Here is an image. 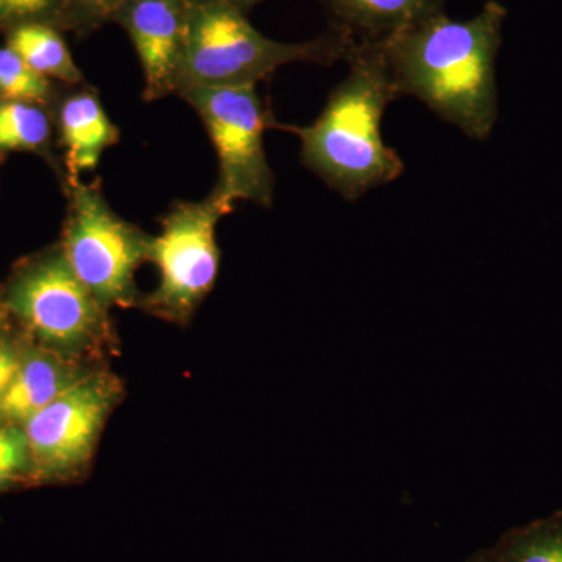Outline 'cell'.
I'll list each match as a JSON object with an SVG mask.
<instances>
[{"instance_id":"4","label":"cell","mask_w":562,"mask_h":562,"mask_svg":"<svg viewBox=\"0 0 562 562\" xmlns=\"http://www.w3.org/2000/svg\"><path fill=\"white\" fill-rule=\"evenodd\" d=\"M3 306L43 349L70 360L109 346V310L72 272L60 249L47 251L11 277Z\"/></svg>"},{"instance_id":"2","label":"cell","mask_w":562,"mask_h":562,"mask_svg":"<svg viewBox=\"0 0 562 562\" xmlns=\"http://www.w3.org/2000/svg\"><path fill=\"white\" fill-rule=\"evenodd\" d=\"M347 63L349 76L330 92L321 116L306 127L283 131L301 139L303 165L355 202L401 179L405 162L383 140V114L398 94L382 52L360 46Z\"/></svg>"},{"instance_id":"18","label":"cell","mask_w":562,"mask_h":562,"mask_svg":"<svg viewBox=\"0 0 562 562\" xmlns=\"http://www.w3.org/2000/svg\"><path fill=\"white\" fill-rule=\"evenodd\" d=\"M31 449L24 427L0 425V492L22 475L31 476Z\"/></svg>"},{"instance_id":"19","label":"cell","mask_w":562,"mask_h":562,"mask_svg":"<svg viewBox=\"0 0 562 562\" xmlns=\"http://www.w3.org/2000/svg\"><path fill=\"white\" fill-rule=\"evenodd\" d=\"M63 9V0H5L2 27L20 24V22H47L58 27Z\"/></svg>"},{"instance_id":"24","label":"cell","mask_w":562,"mask_h":562,"mask_svg":"<svg viewBox=\"0 0 562 562\" xmlns=\"http://www.w3.org/2000/svg\"><path fill=\"white\" fill-rule=\"evenodd\" d=\"M2 321H3V308L0 306V327H2Z\"/></svg>"},{"instance_id":"17","label":"cell","mask_w":562,"mask_h":562,"mask_svg":"<svg viewBox=\"0 0 562 562\" xmlns=\"http://www.w3.org/2000/svg\"><path fill=\"white\" fill-rule=\"evenodd\" d=\"M124 2L125 0H63L58 29L88 35L111 22L114 11Z\"/></svg>"},{"instance_id":"15","label":"cell","mask_w":562,"mask_h":562,"mask_svg":"<svg viewBox=\"0 0 562 562\" xmlns=\"http://www.w3.org/2000/svg\"><path fill=\"white\" fill-rule=\"evenodd\" d=\"M494 550L502 562H562V512L513 528Z\"/></svg>"},{"instance_id":"14","label":"cell","mask_w":562,"mask_h":562,"mask_svg":"<svg viewBox=\"0 0 562 562\" xmlns=\"http://www.w3.org/2000/svg\"><path fill=\"white\" fill-rule=\"evenodd\" d=\"M50 139L52 120L46 106L0 99V154H46L50 147Z\"/></svg>"},{"instance_id":"8","label":"cell","mask_w":562,"mask_h":562,"mask_svg":"<svg viewBox=\"0 0 562 562\" xmlns=\"http://www.w3.org/2000/svg\"><path fill=\"white\" fill-rule=\"evenodd\" d=\"M122 384L109 372H88L24 425L32 482H68L90 464Z\"/></svg>"},{"instance_id":"3","label":"cell","mask_w":562,"mask_h":562,"mask_svg":"<svg viewBox=\"0 0 562 562\" xmlns=\"http://www.w3.org/2000/svg\"><path fill=\"white\" fill-rule=\"evenodd\" d=\"M358 44L330 31L305 43H280L251 25L228 0H191L177 92L194 88L257 87L291 63L349 61Z\"/></svg>"},{"instance_id":"13","label":"cell","mask_w":562,"mask_h":562,"mask_svg":"<svg viewBox=\"0 0 562 562\" xmlns=\"http://www.w3.org/2000/svg\"><path fill=\"white\" fill-rule=\"evenodd\" d=\"M7 46L46 79L63 81L72 87L85 80L60 29L55 25L38 21L11 25L7 33Z\"/></svg>"},{"instance_id":"10","label":"cell","mask_w":562,"mask_h":562,"mask_svg":"<svg viewBox=\"0 0 562 562\" xmlns=\"http://www.w3.org/2000/svg\"><path fill=\"white\" fill-rule=\"evenodd\" d=\"M88 372L79 360L43 347L22 355L20 369L0 401V425L24 427Z\"/></svg>"},{"instance_id":"16","label":"cell","mask_w":562,"mask_h":562,"mask_svg":"<svg viewBox=\"0 0 562 562\" xmlns=\"http://www.w3.org/2000/svg\"><path fill=\"white\" fill-rule=\"evenodd\" d=\"M52 98V80L25 65L9 46L0 47V99L47 106Z\"/></svg>"},{"instance_id":"11","label":"cell","mask_w":562,"mask_h":562,"mask_svg":"<svg viewBox=\"0 0 562 562\" xmlns=\"http://www.w3.org/2000/svg\"><path fill=\"white\" fill-rule=\"evenodd\" d=\"M331 31L358 46H375L422 21L446 13V0H317Z\"/></svg>"},{"instance_id":"1","label":"cell","mask_w":562,"mask_h":562,"mask_svg":"<svg viewBox=\"0 0 562 562\" xmlns=\"http://www.w3.org/2000/svg\"><path fill=\"white\" fill-rule=\"evenodd\" d=\"M508 10L484 3L471 20L446 13L375 44L398 98L413 95L468 138L486 140L498 120L497 57Z\"/></svg>"},{"instance_id":"23","label":"cell","mask_w":562,"mask_h":562,"mask_svg":"<svg viewBox=\"0 0 562 562\" xmlns=\"http://www.w3.org/2000/svg\"><path fill=\"white\" fill-rule=\"evenodd\" d=\"M3 9H5V0H0V27L3 24Z\"/></svg>"},{"instance_id":"21","label":"cell","mask_w":562,"mask_h":562,"mask_svg":"<svg viewBox=\"0 0 562 562\" xmlns=\"http://www.w3.org/2000/svg\"><path fill=\"white\" fill-rule=\"evenodd\" d=\"M465 562H502L495 552L494 547L490 550H480V552L473 553Z\"/></svg>"},{"instance_id":"20","label":"cell","mask_w":562,"mask_h":562,"mask_svg":"<svg viewBox=\"0 0 562 562\" xmlns=\"http://www.w3.org/2000/svg\"><path fill=\"white\" fill-rule=\"evenodd\" d=\"M22 355L24 353H21L18 347L7 342L0 344V401L20 369Z\"/></svg>"},{"instance_id":"6","label":"cell","mask_w":562,"mask_h":562,"mask_svg":"<svg viewBox=\"0 0 562 562\" xmlns=\"http://www.w3.org/2000/svg\"><path fill=\"white\" fill-rule=\"evenodd\" d=\"M180 98L199 114L216 150L220 179L211 194L232 211L239 201L272 206L276 177L265 150L272 122L257 87L194 88Z\"/></svg>"},{"instance_id":"12","label":"cell","mask_w":562,"mask_h":562,"mask_svg":"<svg viewBox=\"0 0 562 562\" xmlns=\"http://www.w3.org/2000/svg\"><path fill=\"white\" fill-rule=\"evenodd\" d=\"M58 131L69 179L94 171L105 150L121 138L120 128L110 120L101 99L87 88L63 99L58 109Z\"/></svg>"},{"instance_id":"5","label":"cell","mask_w":562,"mask_h":562,"mask_svg":"<svg viewBox=\"0 0 562 562\" xmlns=\"http://www.w3.org/2000/svg\"><path fill=\"white\" fill-rule=\"evenodd\" d=\"M68 187L63 257L106 310L139 306L135 273L149 261L151 236L111 209L98 180L69 179Z\"/></svg>"},{"instance_id":"22","label":"cell","mask_w":562,"mask_h":562,"mask_svg":"<svg viewBox=\"0 0 562 562\" xmlns=\"http://www.w3.org/2000/svg\"><path fill=\"white\" fill-rule=\"evenodd\" d=\"M233 5L238 7L239 10L249 11L257 7L258 3L266 2V0H228Z\"/></svg>"},{"instance_id":"7","label":"cell","mask_w":562,"mask_h":562,"mask_svg":"<svg viewBox=\"0 0 562 562\" xmlns=\"http://www.w3.org/2000/svg\"><path fill=\"white\" fill-rule=\"evenodd\" d=\"M213 194L201 202H179L151 236L149 261L160 276L157 290L140 301L147 313L188 324L216 283L220 271L217 222L231 213Z\"/></svg>"},{"instance_id":"9","label":"cell","mask_w":562,"mask_h":562,"mask_svg":"<svg viewBox=\"0 0 562 562\" xmlns=\"http://www.w3.org/2000/svg\"><path fill=\"white\" fill-rule=\"evenodd\" d=\"M190 9L191 0H125L111 18L127 32L138 55L146 101L177 92Z\"/></svg>"}]
</instances>
